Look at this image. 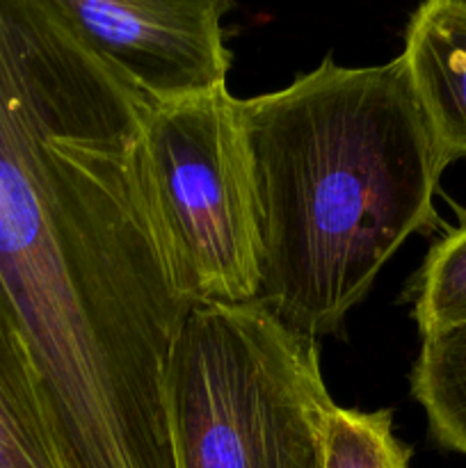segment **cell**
Wrapping results in <instances>:
<instances>
[{"instance_id": "cell-8", "label": "cell", "mask_w": 466, "mask_h": 468, "mask_svg": "<svg viewBox=\"0 0 466 468\" xmlns=\"http://www.w3.org/2000/svg\"><path fill=\"white\" fill-rule=\"evenodd\" d=\"M411 396L423 407L434 441L466 457V324L423 338Z\"/></svg>"}, {"instance_id": "cell-6", "label": "cell", "mask_w": 466, "mask_h": 468, "mask_svg": "<svg viewBox=\"0 0 466 468\" xmlns=\"http://www.w3.org/2000/svg\"><path fill=\"white\" fill-rule=\"evenodd\" d=\"M400 58L448 163L466 158V0L420 5Z\"/></svg>"}, {"instance_id": "cell-10", "label": "cell", "mask_w": 466, "mask_h": 468, "mask_svg": "<svg viewBox=\"0 0 466 468\" xmlns=\"http://www.w3.org/2000/svg\"><path fill=\"white\" fill-rule=\"evenodd\" d=\"M411 448L393 432V411L336 407L329 420L324 468H409Z\"/></svg>"}, {"instance_id": "cell-1", "label": "cell", "mask_w": 466, "mask_h": 468, "mask_svg": "<svg viewBox=\"0 0 466 468\" xmlns=\"http://www.w3.org/2000/svg\"><path fill=\"white\" fill-rule=\"evenodd\" d=\"M146 108L46 0H0V300L64 468H176L167 375L195 304L142 197Z\"/></svg>"}, {"instance_id": "cell-7", "label": "cell", "mask_w": 466, "mask_h": 468, "mask_svg": "<svg viewBox=\"0 0 466 468\" xmlns=\"http://www.w3.org/2000/svg\"><path fill=\"white\" fill-rule=\"evenodd\" d=\"M0 468H64L39 379L0 300Z\"/></svg>"}, {"instance_id": "cell-4", "label": "cell", "mask_w": 466, "mask_h": 468, "mask_svg": "<svg viewBox=\"0 0 466 468\" xmlns=\"http://www.w3.org/2000/svg\"><path fill=\"white\" fill-rule=\"evenodd\" d=\"M238 101L224 90L149 105L137 176L158 240L192 304L259 295V238Z\"/></svg>"}, {"instance_id": "cell-5", "label": "cell", "mask_w": 466, "mask_h": 468, "mask_svg": "<svg viewBox=\"0 0 466 468\" xmlns=\"http://www.w3.org/2000/svg\"><path fill=\"white\" fill-rule=\"evenodd\" d=\"M78 41L149 105L227 87V0H46Z\"/></svg>"}, {"instance_id": "cell-3", "label": "cell", "mask_w": 466, "mask_h": 468, "mask_svg": "<svg viewBox=\"0 0 466 468\" xmlns=\"http://www.w3.org/2000/svg\"><path fill=\"white\" fill-rule=\"evenodd\" d=\"M336 402L318 341L259 302L195 304L167 375L176 468H324Z\"/></svg>"}, {"instance_id": "cell-2", "label": "cell", "mask_w": 466, "mask_h": 468, "mask_svg": "<svg viewBox=\"0 0 466 468\" xmlns=\"http://www.w3.org/2000/svg\"><path fill=\"white\" fill-rule=\"evenodd\" d=\"M259 238V295L292 332L332 336L414 233L437 224L446 154L402 58H324L238 101Z\"/></svg>"}, {"instance_id": "cell-9", "label": "cell", "mask_w": 466, "mask_h": 468, "mask_svg": "<svg viewBox=\"0 0 466 468\" xmlns=\"http://www.w3.org/2000/svg\"><path fill=\"white\" fill-rule=\"evenodd\" d=\"M411 302L420 338L466 324V218L428 251Z\"/></svg>"}]
</instances>
